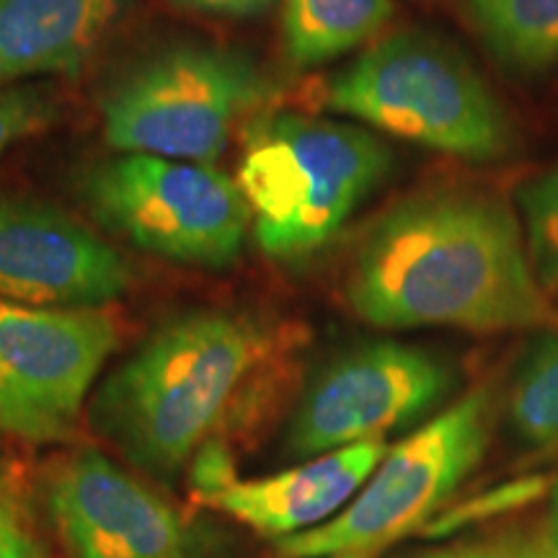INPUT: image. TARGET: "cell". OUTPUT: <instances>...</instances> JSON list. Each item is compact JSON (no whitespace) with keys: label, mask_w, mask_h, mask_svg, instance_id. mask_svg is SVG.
Listing matches in <instances>:
<instances>
[{"label":"cell","mask_w":558,"mask_h":558,"mask_svg":"<svg viewBox=\"0 0 558 558\" xmlns=\"http://www.w3.org/2000/svg\"><path fill=\"white\" fill-rule=\"evenodd\" d=\"M522 239L541 290L558 308V158L514 192Z\"/></svg>","instance_id":"cell-17"},{"label":"cell","mask_w":558,"mask_h":558,"mask_svg":"<svg viewBox=\"0 0 558 558\" xmlns=\"http://www.w3.org/2000/svg\"><path fill=\"white\" fill-rule=\"evenodd\" d=\"M418 3H429V0H418Z\"/></svg>","instance_id":"cell-25"},{"label":"cell","mask_w":558,"mask_h":558,"mask_svg":"<svg viewBox=\"0 0 558 558\" xmlns=\"http://www.w3.org/2000/svg\"><path fill=\"white\" fill-rule=\"evenodd\" d=\"M128 9L130 0H0V88L81 73Z\"/></svg>","instance_id":"cell-13"},{"label":"cell","mask_w":558,"mask_h":558,"mask_svg":"<svg viewBox=\"0 0 558 558\" xmlns=\"http://www.w3.org/2000/svg\"><path fill=\"white\" fill-rule=\"evenodd\" d=\"M456 388V369L429 349L401 341H369L331 360L305 390L290 422L295 456L386 439L439 407Z\"/></svg>","instance_id":"cell-9"},{"label":"cell","mask_w":558,"mask_h":558,"mask_svg":"<svg viewBox=\"0 0 558 558\" xmlns=\"http://www.w3.org/2000/svg\"><path fill=\"white\" fill-rule=\"evenodd\" d=\"M333 558H373V556H333Z\"/></svg>","instance_id":"cell-24"},{"label":"cell","mask_w":558,"mask_h":558,"mask_svg":"<svg viewBox=\"0 0 558 558\" xmlns=\"http://www.w3.org/2000/svg\"><path fill=\"white\" fill-rule=\"evenodd\" d=\"M58 117V99L47 86H11L0 88V156L21 143L50 128Z\"/></svg>","instance_id":"cell-18"},{"label":"cell","mask_w":558,"mask_h":558,"mask_svg":"<svg viewBox=\"0 0 558 558\" xmlns=\"http://www.w3.org/2000/svg\"><path fill=\"white\" fill-rule=\"evenodd\" d=\"M344 298L378 329L558 331L514 202L486 190H429L390 207L354 251Z\"/></svg>","instance_id":"cell-1"},{"label":"cell","mask_w":558,"mask_h":558,"mask_svg":"<svg viewBox=\"0 0 558 558\" xmlns=\"http://www.w3.org/2000/svg\"><path fill=\"white\" fill-rule=\"evenodd\" d=\"M5 492V460H3V452H0V497H3Z\"/></svg>","instance_id":"cell-23"},{"label":"cell","mask_w":558,"mask_h":558,"mask_svg":"<svg viewBox=\"0 0 558 558\" xmlns=\"http://www.w3.org/2000/svg\"><path fill=\"white\" fill-rule=\"evenodd\" d=\"M486 50L525 78L558 65V0H465Z\"/></svg>","instance_id":"cell-15"},{"label":"cell","mask_w":558,"mask_h":558,"mask_svg":"<svg viewBox=\"0 0 558 558\" xmlns=\"http://www.w3.org/2000/svg\"><path fill=\"white\" fill-rule=\"evenodd\" d=\"M47 509L73 558L192 556L190 530L173 507L99 450H81L54 465Z\"/></svg>","instance_id":"cell-11"},{"label":"cell","mask_w":558,"mask_h":558,"mask_svg":"<svg viewBox=\"0 0 558 558\" xmlns=\"http://www.w3.org/2000/svg\"><path fill=\"white\" fill-rule=\"evenodd\" d=\"M117 339L104 308L0 300V429L34 445L68 439Z\"/></svg>","instance_id":"cell-8"},{"label":"cell","mask_w":558,"mask_h":558,"mask_svg":"<svg viewBox=\"0 0 558 558\" xmlns=\"http://www.w3.org/2000/svg\"><path fill=\"white\" fill-rule=\"evenodd\" d=\"M132 284L124 256L88 226L37 199L0 197V300L101 308Z\"/></svg>","instance_id":"cell-10"},{"label":"cell","mask_w":558,"mask_h":558,"mask_svg":"<svg viewBox=\"0 0 558 558\" xmlns=\"http://www.w3.org/2000/svg\"><path fill=\"white\" fill-rule=\"evenodd\" d=\"M316 101L469 163H497L518 145L512 114L469 54L427 29L378 37L320 83Z\"/></svg>","instance_id":"cell-3"},{"label":"cell","mask_w":558,"mask_h":558,"mask_svg":"<svg viewBox=\"0 0 558 558\" xmlns=\"http://www.w3.org/2000/svg\"><path fill=\"white\" fill-rule=\"evenodd\" d=\"M81 194L111 233L190 267H233L251 230L239 181L213 163L122 153L96 163L83 177Z\"/></svg>","instance_id":"cell-7"},{"label":"cell","mask_w":558,"mask_h":558,"mask_svg":"<svg viewBox=\"0 0 558 558\" xmlns=\"http://www.w3.org/2000/svg\"><path fill=\"white\" fill-rule=\"evenodd\" d=\"M0 558H47L24 505L13 492H3L0 497Z\"/></svg>","instance_id":"cell-19"},{"label":"cell","mask_w":558,"mask_h":558,"mask_svg":"<svg viewBox=\"0 0 558 558\" xmlns=\"http://www.w3.org/2000/svg\"><path fill=\"white\" fill-rule=\"evenodd\" d=\"M494 401L476 388L388 448L357 497L324 525L277 541L282 558L373 556L407 538L452 499L484 460Z\"/></svg>","instance_id":"cell-6"},{"label":"cell","mask_w":558,"mask_h":558,"mask_svg":"<svg viewBox=\"0 0 558 558\" xmlns=\"http://www.w3.org/2000/svg\"><path fill=\"white\" fill-rule=\"evenodd\" d=\"M527 546L533 558H558V478L550 488L546 518H543L538 533L527 535Z\"/></svg>","instance_id":"cell-21"},{"label":"cell","mask_w":558,"mask_h":558,"mask_svg":"<svg viewBox=\"0 0 558 558\" xmlns=\"http://www.w3.org/2000/svg\"><path fill=\"white\" fill-rule=\"evenodd\" d=\"M393 166L388 145L360 124L262 111L243 124L239 186L264 254L295 262L326 248Z\"/></svg>","instance_id":"cell-4"},{"label":"cell","mask_w":558,"mask_h":558,"mask_svg":"<svg viewBox=\"0 0 558 558\" xmlns=\"http://www.w3.org/2000/svg\"><path fill=\"white\" fill-rule=\"evenodd\" d=\"M275 94L259 62L218 45L160 47L137 60L101 99L104 137L117 153L215 163L243 117Z\"/></svg>","instance_id":"cell-5"},{"label":"cell","mask_w":558,"mask_h":558,"mask_svg":"<svg viewBox=\"0 0 558 558\" xmlns=\"http://www.w3.org/2000/svg\"><path fill=\"white\" fill-rule=\"evenodd\" d=\"M509 418L533 448L558 450V331H546L522 354L509 388Z\"/></svg>","instance_id":"cell-16"},{"label":"cell","mask_w":558,"mask_h":558,"mask_svg":"<svg viewBox=\"0 0 558 558\" xmlns=\"http://www.w3.org/2000/svg\"><path fill=\"white\" fill-rule=\"evenodd\" d=\"M177 3L199 13H213V16L248 19L259 16V13L267 11L275 0H177Z\"/></svg>","instance_id":"cell-22"},{"label":"cell","mask_w":558,"mask_h":558,"mask_svg":"<svg viewBox=\"0 0 558 558\" xmlns=\"http://www.w3.org/2000/svg\"><path fill=\"white\" fill-rule=\"evenodd\" d=\"M416 558H533L530 556L527 535H501L492 541L458 543V546L437 548Z\"/></svg>","instance_id":"cell-20"},{"label":"cell","mask_w":558,"mask_h":558,"mask_svg":"<svg viewBox=\"0 0 558 558\" xmlns=\"http://www.w3.org/2000/svg\"><path fill=\"white\" fill-rule=\"evenodd\" d=\"M386 452V439H367L275 476L233 478L197 501L220 509L267 538H288L337 518L357 497Z\"/></svg>","instance_id":"cell-12"},{"label":"cell","mask_w":558,"mask_h":558,"mask_svg":"<svg viewBox=\"0 0 558 558\" xmlns=\"http://www.w3.org/2000/svg\"><path fill=\"white\" fill-rule=\"evenodd\" d=\"M390 19L393 0H284V50L298 68L326 65L373 45Z\"/></svg>","instance_id":"cell-14"},{"label":"cell","mask_w":558,"mask_h":558,"mask_svg":"<svg viewBox=\"0 0 558 558\" xmlns=\"http://www.w3.org/2000/svg\"><path fill=\"white\" fill-rule=\"evenodd\" d=\"M277 344L269 326L251 313H181L104 380L94 424L130 463L171 476L215 442Z\"/></svg>","instance_id":"cell-2"}]
</instances>
